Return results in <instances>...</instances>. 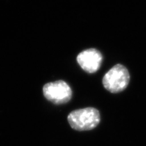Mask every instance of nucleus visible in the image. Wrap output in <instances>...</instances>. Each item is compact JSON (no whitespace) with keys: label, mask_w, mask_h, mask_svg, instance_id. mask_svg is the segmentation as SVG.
<instances>
[{"label":"nucleus","mask_w":146,"mask_h":146,"mask_svg":"<svg viewBox=\"0 0 146 146\" xmlns=\"http://www.w3.org/2000/svg\"><path fill=\"white\" fill-rule=\"evenodd\" d=\"M100 112L94 108L76 110L69 114L68 121L76 131H89L96 128L100 123Z\"/></svg>","instance_id":"nucleus-1"},{"label":"nucleus","mask_w":146,"mask_h":146,"mask_svg":"<svg viewBox=\"0 0 146 146\" xmlns=\"http://www.w3.org/2000/svg\"><path fill=\"white\" fill-rule=\"evenodd\" d=\"M130 81V74L125 66L116 64L106 73L102 79L105 89L111 93L125 90Z\"/></svg>","instance_id":"nucleus-2"},{"label":"nucleus","mask_w":146,"mask_h":146,"mask_svg":"<svg viewBox=\"0 0 146 146\" xmlns=\"http://www.w3.org/2000/svg\"><path fill=\"white\" fill-rule=\"evenodd\" d=\"M43 91L47 100L56 104L67 103L72 97V89L64 81H57L45 84L43 86Z\"/></svg>","instance_id":"nucleus-3"},{"label":"nucleus","mask_w":146,"mask_h":146,"mask_svg":"<svg viewBox=\"0 0 146 146\" xmlns=\"http://www.w3.org/2000/svg\"><path fill=\"white\" fill-rule=\"evenodd\" d=\"M77 62L82 69L88 73H94L101 66L103 57L100 51L94 48L83 51L78 55Z\"/></svg>","instance_id":"nucleus-4"}]
</instances>
